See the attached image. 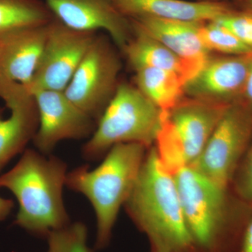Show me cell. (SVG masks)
<instances>
[{"label": "cell", "mask_w": 252, "mask_h": 252, "mask_svg": "<svg viewBox=\"0 0 252 252\" xmlns=\"http://www.w3.org/2000/svg\"><path fill=\"white\" fill-rule=\"evenodd\" d=\"M87 235L84 223H70L47 235L48 252H94L88 247Z\"/></svg>", "instance_id": "21"}, {"label": "cell", "mask_w": 252, "mask_h": 252, "mask_svg": "<svg viewBox=\"0 0 252 252\" xmlns=\"http://www.w3.org/2000/svg\"><path fill=\"white\" fill-rule=\"evenodd\" d=\"M14 207V201L0 196V220H4L12 211Z\"/></svg>", "instance_id": "26"}, {"label": "cell", "mask_w": 252, "mask_h": 252, "mask_svg": "<svg viewBox=\"0 0 252 252\" xmlns=\"http://www.w3.org/2000/svg\"><path fill=\"white\" fill-rule=\"evenodd\" d=\"M147 149L138 143L116 144L95 168L81 165L67 172L66 187L85 195L94 207L98 250L110 243L119 211L135 187Z\"/></svg>", "instance_id": "4"}, {"label": "cell", "mask_w": 252, "mask_h": 252, "mask_svg": "<svg viewBox=\"0 0 252 252\" xmlns=\"http://www.w3.org/2000/svg\"><path fill=\"white\" fill-rule=\"evenodd\" d=\"M126 211L148 239L151 252H196L184 215L174 175L155 147L147 149Z\"/></svg>", "instance_id": "2"}, {"label": "cell", "mask_w": 252, "mask_h": 252, "mask_svg": "<svg viewBox=\"0 0 252 252\" xmlns=\"http://www.w3.org/2000/svg\"><path fill=\"white\" fill-rule=\"evenodd\" d=\"M239 3L242 10L252 14V0H239Z\"/></svg>", "instance_id": "27"}, {"label": "cell", "mask_w": 252, "mask_h": 252, "mask_svg": "<svg viewBox=\"0 0 252 252\" xmlns=\"http://www.w3.org/2000/svg\"><path fill=\"white\" fill-rule=\"evenodd\" d=\"M96 36V32L71 29L55 18L49 24L45 45L28 90L64 92Z\"/></svg>", "instance_id": "9"}, {"label": "cell", "mask_w": 252, "mask_h": 252, "mask_svg": "<svg viewBox=\"0 0 252 252\" xmlns=\"http://www.w3.org/2000/svg\"><path fill=\"white\" fill-rule=\"evenodd\" d=\"M252 138V109L236 101L225 109L191 167L217 185L228 188Z\"/></svg>", "instance_id": "6"}, {"label": "cell", "mask_w": 252, "mask_h": 252, "mask_svg": "<svg viewBox=\"0 0 252 252\" xmlns=\"http://www.w3.org/2000/svg\"><path fill=\"white\" fill-rule=\"evenodd\" d=\"M162 112L137 87L121 83L84 144L82 155L99 160L116 144L138 143L150 148L160 130Z\"/></svg>", "instance_id": "5"}, {"label": "cell", "mask_w": 252, "mask_h": 252, "mask_svg": "<svg viewBox=\"0 0 252 252\" xmlns=\"http://www.w3.org/2000/svg\"><path fill=\"white\" fill-rule=\"evenodd\" d=\"M250 109H252V65L249 73L248 80L245 85L243 95L240 99Z\"/></svg>", "instance_id": "25"}, {"label": "cell", "mask_w": 252, "mask_h": 252, "mask_svg": "<svg viewBox=\"0 0 252 252\" xmlns=\"http://www.w3.org/2000/svg\"><path fill=\"white\" fill-rule=\"evenodd\" d=\"M136 87L162 112H166L185 98V81L178 74L154 67L135 70Z\"/></svg>", "instance_id": "18"}, {"label": "cell", "mask_w": 252, "mask_h": 252, "mask_svg": "<svg viewBox=\"0 0 252 252\" xmlns=\"http://www.w3.org/2000/svg\"><path fill=\"white\" fill-rule=\"evenodd\" d=\"M184 215L196 252H234L252 205L231 187H220L191 166L174 174Z\"/></svg>", "instance_id": "1"}, {"label": "cell", "mask_w": 252, "mask_h": 252, "mask_svg": "<svg viewBox=\"0 0 252 252\" xmlns=\"http://www.w3.org/2000/svg\"><path fill=\"white\" fill-rule=\"evenodd\" d=\"M132 36L123 51L134 70L154 67L170 71L182 77L186 84L203 67L177 56L132 23Z\"/></svg>", "instance_id": "17"}, {"label": "cell", "mask_w": 252, "mask_h": 252, "mask_svg": "<svg viewBox=\"0 0 252 252\" xmlns=\"http://www.w3.org/2000/svg\"><path fill=\"white\" fill-rule=\"evenodd\" d=\"M46 156L26 149L17 163L0 175V189L9 190L19 205L15 224L45 237L70 223L63 197L67 163Z\"/></svg>", "instance_id": "3"}, {"label": "cell", "mask_w": 252, "mask_h": 252, "mask_svg": "<svg viewBox=\"0 0 252 252\" xmlns=\"http://www.w3.org/2000/svg\"><path fill=\"white\" fill-rule=\"evenodd\" d=\"M34 96L39 126L33 143L37 151L50 155L60 142L91 137L96 122L66 97L64 92L51 90L30 91Z\"/></svg>", "instance_id": "10"}, {"label": "cell", "mask_w": 252, "mask_h": 252, "mask_svg": "<svg viewBox=\"0 0 252 252\" xmlns=\"http://www.w3.org/2000/svg\"><path fill=\"white\" fill-rule=\"evenodd\" d=\"M136 27L182 59L204 65L211 57L199 36L205 23H189L152 17L129 18Z\"/></svg>", "instance_id": "16"}, {"label": "cell", "mask_w": 252, "mask_h": 252, "mask_svg": "<svg viewBox=\"0 0 252 252\" xmlns=\"http://www.w3.org/2000/svg\"><path fill=\"white\" fill-rule=\"evenodd\" d=\"M229 105L184 98L170 111L162 112L156 140L183 154L192 166Z\"/></svg>", "instance_id": "8"}, {"label": "cell", "mask_w": 252, "mask_h": 252, "mask_svg": "<svg viewBox=\"0 0 252 252\" xmlns=\"http://www.w3.org/2000/svg\"><path fill=\"white\" fill-rule=\"evenodd\" d=\"M234 252H252V212Z\"/></svg>", "instance_id": "24"}, {"label": "cell", "mask_w": 252, "mask_h": 252, "mask_svg": "<svg viewBox=\"0 0 252 252\" xmlns=\"http://www.w3.org/2000/svg\"><path fill=\"white\" fill-rule=\"evenodd\" d=\"M0 98L11 114L3 117L0 107V171L18 154L26 150L39 126L37 107L33 94L26 86L0 76Z\"/></svg>", "instance_id": "12"}, {"label": "cell", "mask_w": 252, "mask_h": 252, "mask_svg": "<svg viewBox=\"0 0 252 252\" xmlns=\"http://www.w3.org/2000/svg\"><path fill=\"white\" fill-rule=\"evenodd\" d=\"M213 21L252 48V13L232 9Z\"/></svg>", "instance_id": "23"}, {"label": "cell", "mask_w": 252, "mask_h": 252, "mask_svg": "<svg viewBox=\"0 0 252 252\" xmlns=\"http://www.w3.org/2000/svg\"><path fill=\"white\" fill-rule=\"evenodd\" d=\"M56 19L71 29L105 31L121 49L132 36V23L114 0H43Z\"/></svg>", "instance_id": "13"}, {"label": "cell", "mask_w": 252, "mask_h": 252, "mask_svg": "<svg viewBox=\"0 0 252 252\" xmlns=\"http://www.w3.org/2000/svg\"><path fill=\"white\" fill-rule=\"evenodd\" d=\"M54 18L43 0H0V40L18 30L44 26Z\"/></svg>", "instance_id": "19"}, {"label": "cell", "mask_w": 252, "mask_h": 252, "mask_svg": "<svg viewBox=\"0 0 252 252\" xmlns=\"http://www.w3.org/2000/svg\"><path fill=\"white\" fill-rule=\"evenodd\" d=\"M252 65V54L211 57L185 86L189 98L230 105L243 95Z\"/></svg>", "instance_id": "11"}, {"label": "cell", "mask_w": 252, "mask_h": 252, "mask_svg": "<svg viewBox=\"0 0 252 252\" xmlns=\"http://www.w3.org/2000/svg\"><path fill=\"white\" fill-rule=\"evenodd\" d=\"M49 23L18 30L0 40L1 77L29 87L45 45Z\"/></svg>", "instance_id": "14"}, {"label": "cell", "mask_w": 252, "mask_h": 252, "mask_svg": "<svg viewBox=\"0 0 252 252\" xmlns=\"http://www.w3.org/2000/svg\"><path fill=\"white\" fill-rule=\"evenodd\" d=\"M199 36L204 45L210 51H216L226 56L252 54V47L244 44L215 21L203 23L199 30Z\"/></svg>", "instance_id": "20"}, {"label": "cell", "mask_w": 252, "mask_h": 252, "mask_svg": "<svg viewBox=\"0 0 252 252\" xmlns=\"http://www.w3.org/2000/svg\"><path fill=\"white\" fill-rule=\"evenodd\" d=\"M230 187L240 200L252 205V138L239 162Z\"/></svg>", "instance_id": "22"}, {"label": "cell", "mask_w": 252, "mask_h": 252, "mask_svg": "<svg viewBox=\"0 0 252 252\" xmlns=\"http://www.w3.org/2000/svg\"><path fill=\"white\" fill-rule=\"evenodd\" d=\"M121 67L109 41L97 35L64 94L97 124L117 91Z\"/></svg>", "instance_id": "7"}, {"label": "cell", "mask_w": 252, "mask_h": 252, "mask_svg": "<svg viewBox=\"0 0 252 252\" xmlns=\"http://www.w3.org/2000/svg\"><path fill=\"white\" fill-rule=\"evenodd\" d=\"M118 9L128 18L152 17L189 23L215 21L232 9L217 1L185 0H114Z\"/></svg>", "instance_id": "15"}]
</instances>
